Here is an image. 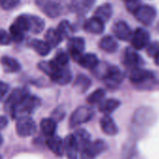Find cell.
Instances as JSON below:
<instances>
[{
  "instance_id": "18",
  "label": "cell",
  "mask_w": 159,
  "mask_h": 159,
  "mask_svg": "<svg viewBox=\"0 0 159 159\" xmlns=\"http://www.w3.org/2000/svg\"><path fill=\"white\" fill-rule=\"evenodd\" d=\"M100 126L102 131L109 136H114L118 133V127L113 119L106 114L100 119Z\"/></svg>"
},
{
  "instance_id": "10",
  "label": "cell",
  "mask_w": 159,
  "mask_h": 159,
  "mask_svg": "<svg viewBox=\"0 0 159 159\" xmlns=\"http://www.w3.org/2000/svg\"><path fill=\"white\" fill-rule=\"evenodd\" d=\"M73 137H74L75 142L77 144L79 152H81V153L85 152L91 144L90 134L85 129L81 128V129H78L75 131V133L73 134Z\"/></svg>"
},
{
  "instance_id": "24",
  "label": "cell",
  "mask_w": 159,
  "mask_h": 159,
  "mask_svg": "<svg viewBox=\"0 0 159 159\" xmlns=\"http://www.w3.org/2000/svg\"><path fill=\"white\" fill-rule=\"evenodd\" d=\"M64 143H65V152L66 153L67 157L69 159H77V154L79 151H78V147L75 142L73 134L68 135L65 139Z\"/></svg>"
},
{
  "instance_id": "8",
  "label": "cell",
  "mask_w": 159,
  "mask_h": 159,
  "mask_svg": "<svg viewBox=\"0 0 159 159\" xmlns=\"http://www.w3.org/2000/svg\"><path fill=\"white\" fill-rule=\"evenodd\" d=\"M132 46L135 50H142L147 48L150 43V34L143 28H137L132 35Z\"/></svg>"
},
{
  "instance_id": "22",
  "label": "cell",
  "mask_w": 159,
  "mask_h": 159,
  "mask_svg": "<svg viewBox=\"0 0 159 159\" xmlns=\"http://www.w3.org/2000/svg\"><path fill=\"white\" fill-rule=\"evenodd\" d=\"M112 15V7L109 3H105L97 8L94 11V17L101 20L102 22H107L111 19Z\"/></svg>"
},
{
  "instance_id": "11",
  "label": "cell",
  "mask_w": 159,
  "mask_h": 159,
  "mask_svg": "<svg viewBox=\"0 0 159 159\" xmlns=\"http://www.w3.org/2000/svg\"><path fill=\"white\" fill-rule=\"evenodd\" d=\"M112 32L115 38H117L120 40L123 41H128L131 40L133 32L130 28V26L124 21H118L116 22L112 26Z\"/></svg>"
},
{
  "instance_id": "46",
  "label": "cell",
  "mask_w": 159,
  "mask_h": 159,
  "mask_svg": "<svg viewBox=\"0 0 159 159\" xmlns=\"http://www.w3.org/2000/svg\"><path fill=\"white\" fill-rule=\"evenodd\" d=\"M2 143H3V138H2L1 134H0V146L2 145Z\"/></svg>"
},
{
  "instance_id": "4",
  "label": "cell",
  "mask_w": 159,
  "mask_h": 159,
  "mask_svg": "<svg viewBox=\"0 0 159 159\" xmlns=\"http://www.w3.org/2000/svg\"><path fill=\"white\" fill-rule=\"evenodd\" d=\"M10 33L11 35L12 40L14 41H21L24 39V34L25 31H29L28 25V18L27 15H20L18 16L13 24L10 27Z\"/></svg>"
},
{
  "instance_id": "13",
  "label": "cell",
  "mask_w": 159,
  "mask_h": 159,
  "mask_svg": "<svg viewBox=\"0 0 159 159\" xmlns=\"http://www.w3.org/2000/svg\"><path fill=\"white\" fill-rule=\"evenodd\" d=\"M52 81L60 85H66L69 84L72 80V73L71 71L65 67H58L50 77Z\"/></svg>"
},
{
  "instance_id": "36",
  "label": "cell",
  "mask_w": 159,
  "mask_h": 159,
  "mask_svg": "<svg viewBox=\"0 0 159 159\" xmlns=\"http://www.w3.org/2000/svg\"><path fill=\"white\" fill-rule=\"evenodd\" d=\"M59 32V34L61 35V37L64 39L66 38H68L69 35L72 33V27H71V25L68 21L66 20H64L62 22H60V24L58 25L57 28H56Z\"/></svg>"
},
{
  "instance_id": "35",
  "label": "cell",
  "mask_w": 159,
  "mask_h": 159,
  "mask_svg": "<svg viewBox=\"0 0 159 159\" xmlns=\"http://www.w3.org/2000/svg\"><path fill=\"white\" fill-rule=\"evenodd\" d=\"M38 66H39V68L42 72H44L45 74H47L49 77H51L52 74L59 67V66H57L52 60H51V61H48V62L42 61V62H40V63L38 65Z\"/></svg>"
},
{
  "instance_id": "47",
  "label": "cell",
  "mask_w": 159,
  "mask_h": 159,
  "mask_svg": "<svg viewBox=\"0 0 159 159\" xmlns=\"http://www.w3.org/2000/svg\"><path fill=\"white\" fill-rule=\"evenodd\" d=\"M157 29H158V31H159V23H158V25H157Z\"/></svg>"
},
{
  "instance_id": "41",
  "label": "cell",
  "mask_w": 159,
  "mask_h": 159,
  "mask_svg": "<svg viewBox=\"0 0 159 159\" xmlns=\"http://www.w3.org/2000/svg\"><path fill=\"white\" fill-rule=\"evenodd\" d=\"M147 53L149 56L155 58L156 55L159 53V42H153L149 44L147 46Z\"/></svg>"
},
{
  "instance_id": "3",
  "label": "cell",
  "mask_w": 159,
  "mask_h": 159,
  "mask_svg": "<svg viewBox=\"0 0 159 159\" xmlns=\"http://www.w3.org/2000/svg\"><path fill=\"white\" fill-rule=\"evenodd\" d=\"M36 4L50 18H57L63 12V6L57 0H36Z\"/></svg>"
},
{
  "instance_id": "7",
  "label": "cell",
  "mask_w": 159,
  "mask_h": 159,
  "mask_svg": "<svg viewBox=\"0 0 159 159\" xmlns=\"http://www.w3.org/2000/svg\"><path fill=\"white\" fill-rule=\"evenodd\" d=\"M156 14L155 9L149 5H141L134 13L135 18L146 26H149L153 23L156 18Z\"/></svg>"
},
{
  "instance_id": "38",
  "label": "cell",
  "mask_w": 159,
  "mask_h": 159,
  "mask_svg": "<svg viewBox=\"0 0 159 159\" xmlns=\"http://www.w3.org/2000/svg\"><path fill=\"white\" fill-rule=\"evenodd\" d=\"M20 4V0H0V7L5 11H11Z\"/></svg>"
},
{
  "instance_id": "12",
  "label": "cell",
  "mask_w": 159,
  "mask_h": 159,
  "mask_svg": "<svg viewBox=\"0 0 159 159\" xmlns=\"http://www.w3.org/2000/svg\"><path fill=\"white\" fill-rule=\"evenodd\" d=\"M153 78H154L153 72L144 69V68H140L139 66L132 68V70L129 73V80L133 84L144 83V82L150 81V80Z\"/></svg>"
},
{
  "instance_id": "5",
  "label": "cell",
  "mask_w": 159,
  "mask_h": 159,
  "mask_svg": "<svg viewBox=\"0 0 159 159\" xmlns=\"http://www.w3.org/2000/svg\"><path fill=\"white\" fill-rule=\"evenodd\" d=\"M15 128L18 136L25 138V137H30L36 133L37 125L31 117L24 116L17 119Z\"/></svg>"
},
{
  "instance_id": "15",
  "label": "cell",
  "mask_w": 159,
  "mask_h": 159,
  "mask_svg": "<svg viewBox=\"0 0 159 159\" xmlns=\"http://www.w3.org/2000/svg\"><path fill=\"white\" fill-rule=\"evenodd\" d=\"M124 63L125 66H130L132 68L140 66L143 63L141 56L133 49H126L124 57Z\"/></svg>"
},
{
  "instance_id": "27",
  "label": "cell",
  "mask_w": 159,
  "mask_h": 159,
  "mask_svg": "<svg viewBox=\"0 0 159 159\" xmlns=\"http://www.w3.org/2000/svg\"><path fill=\"white\" fill-rule=\"evenodd\" d=\"M29 31L34 34H39L43 31L45 27V22L39 16L36 15H27Z\"/></svg>"
},
{
  "instance_id": "29",
  "label": "cell",
  "mask_w": 159,
  "mask_h": 159,
  "mask_svg": "<svg viewBox=\"0 0 159 159\" xmlns=\"http://www.w3.org/2000/svg\"><path fill=\"white\" fill-rule=\"evenodd\" d=\"M45 40L52 48V47L58 46L61 43V41L63 40V38L61 37V35L59 34L57 29L49 28L45 33Z\"/></svg>"
},
{
  "instance_id": "21",
  "label": "cell",
  "mask_w": 159,
  "mask_h": 159,
  "mask_svg": "<svg viewBox=\"0 0 159 159\" xmlns=\"http://www.w3.org/2000/svg\"><path fill=\"white\" fill-rule=\"evenodd\" d=\"M91 84L92 81L88 76L84 74H79L74 82L73 87L76 88V90L80 93H84L90 88Z\"/></svg>"
},
{
  "instance_id": "45",
  "label": "cell",
  "mask_w": 159,
  "mask_h": 159,
  "mask_svg": "<svg viewBox=\"0 0 159 159\" xmlns=\"http://www.w3.org/2000/svg\"><path fill=\"white\" fill-rule=\"evenodd\" d=\"M155 61H156V64H157V65H159V53L156 55V57H155Z\"/></svg>"
},
{
  "instance_id": "32",
  "label": "cell",
  "mask_w": 159,
  "mask_h": 159,
  "mask_svg": "<svg viewBox=\"0 0 159 159\" xmlns=\"http://www.w3.org/2000/svg\"><path fill=\"white\" fill-rule=\"evenodd\" d=\"M111 68V66L107 63H98V65L93 70H94L96 77L105 80L106 77L108 76Z\"/></svg>"
},
{
  "instance_id": "33",
  "label": "cell",
  "mask_w": 159,
  "mask_h": 159,
  "mask_svg": "<svg viewBox=\"0 0 159 159\" xmlns=\"http://www.w3.org/2000/svg\"><path fill=\"white\" fill-rule=\"evenodd\" d=\"M105 96H106V91L102 88H98L95 90L91 95H89V97L87 98V102L92 105L100 103L103 101Z\"/></svg>"
},
{
  "instance_id": "31",
  "label": "cell",
  "mask_w": 159,
  "mask_h": 159,
  "mask_svg": "<svg viewBox=\"0 0 159 159\" xmlns=\"http://www.w3.org/2000/svg\"><path fill=\"white\" fill-rule=\"evenodd\" d=\"M40 129L44 135L51 137L53 136L56 130V122L52 118H46L40 122Z\"/></svg>"
},
{
  "instance_id": "9",
  "label": "cell",
  "mask_w": 159,
  "mask_h": 159,
  "mask_svg": "<svg viewBox=\"0 0 159 159\" xmlns=\"http://www.w3.org/2000/svg\"><path fill=\"white\" fill-rule=\"evenodd\" d=\"M67 49L70 56L77 61L78 58L81 56L85 49V41L83 38L76 37L70 38L67 42Z\"/></svg>"
},
{
  "instance_id": "17",
  "label": "cell",
  "mask_w": 159,
  "mask_h": 159,
  "mask_svg": "<svg viewBox=\"0 0 159 159\" xmlns=\"http://www.w3.org/2000/svg\"><path fill=\"white\" fill-rule=\"evenodd\" d=\"M124 78H125L124 72L122 70H120V68H118L117 66H111V68L104 81L107 83L108 85L115 86L123 82Z\"/></svg>"
},
{
  "instance_id": "44",
  "label": "cell",
  "mask_w": 159,
  "mask_h": 159,
  "mask_svg": "<svg viewBox=\"0 0 159 159\" xmlns=\"http://www.w3.org/2000/svg\"><path fill=\"white\" fill-rule=\"evenodd\" d=\"M82 159H93V157H91L87 153L84 152V153H82Z\"/></svg>"
},
{
  "instance_id": "23",
  "label": "cell",
  "mask_w": 159,
  "mask_h": 159,
  "mask_svg": "<svg viewBox=\"0 0 159 159\" xmlns=\"http://www.w3.org/2000/svg\"><path fill=\"white\" fill-rule=\"evenodd\" d=\"M99 48L106 52H115L118 50V43L116 41V39L111 37V36H105L103 37L98 44Z\"/></svg>"
},
{
  "instance_id": "20",
  "label": "cell",
  "mask_w": 159,
  "mask_h": 159,
  "mask_svg": "<svg viewBox=\"0 0 159 159\" xmlns=\"http://www.w3.org/2000/svg\"><path fill=\"white\" fill-rule=\"evenodd\" d=\"M0 63H1L4 71L7 73H15L18 72L21 69L20 63L11 56H2L0 59Z\"/></svg>"
},
{
  "instance_id": "2",
  "label": "cell",
  "mask_w": 159,
  "mask_h": 159,
  "mask_svg": "<svg viewBox=\"0 0 159 159\" xmlns=\"http://www.w3.org/2000/svg\"><path fill=\"white\" fill-rule=\"evenodd\" d=\"M95 114L94 110L89 106H81L77 108L70 116L69 125L71 127L89 122Z\"/></svg>"
},
{
  "instance_id": "1",
  "label": "cell",
  "mask_w": 159,
  "mask_h": 159,
  "mask_svg": "<svg viewBox=\"0 0 159 159\" xmlns=\"http://www.w3.org/2000/svg\"><path fill=\"white\" fill-rule=\"evenodd\" d=\"M41 104L40 99L35 96H27L11 113L12 118L19 119L24 116H28L33 113Z\"/></svg>"
},
{
  "instance_id": "14",
  "label": "cell",
  "mask_w": 159,
  "mask_h": 159,
  "mask_svg": "<svg viewBox=\"0 0 159 159\" xmlns=\"http://www.w3.org/2000/svg\"><path fill=\"white\" fill-rule=\"evenodd\" d=\"M48 148L57 156H62L65 153V143L64 140L58 136H51L48 138L47 141Z\"/></svg>"
},
{
  "instance_id": "37",
  "label": "cell",
  "mask_w": 159,
  "mask_h": 159,
  "mask_svg": "<svg viewBox=\"0 0 159 159\" xmlns=\"http://www.w3.org/2000/svg\"><path fill=\"white\" fill-rule=\"evenodd\" d=\"M125 5L130 13H135L141 6V0H125Z\"/></svg>"
},
{
  "instance_id": "39",
  "label": "cell",
  "mask_w": 159,
  "mask_h": 159,
  "mask_svg": "<svg viewBox=\"0 0 159 159\" xmlns=\"http://www.w3.org/2000/svg\"><path fill=\"white\" fill-rule=\"evenodd\" d=\"M66 116V110L63 106H59L57 107L52 113V117L56 123L57 122H60L61 120L64 119V117Z\"/></svg>"
},
{
  "instance_id": "28",
  "label": "cell",
  "mask_w": 159,
  "mask_h": 159,
  "mask_svg": "<svg viewBox=\"0 0 159 159\" xmlns=\"http://www.w3.org/2000/svg\"><path fill=\"white\" fill-rule=\"evenodd\" d=\"M106 150H107V143L102 139H97L94 142H91V144H90L89 148L87 149V151L85 152V153H87L89 156L94 158L95 156L102 153Z\"/></svg>"
},
{
  "instance_id": "19",
  "label": "cell",
  "mask_w": 159,
  "mask_h": 159,
  "mask_svg": "<svg viewBox=\"0 0 159 159\" xmlns=\"http://www.w3.org/2000/svg\"><path fill=\"white\" fill-rule=\"evenodd\" d=\"M78 64L87 69H94L99 63L98 56L94 53H85L82 54L77 60Z\"/></svg>"
},
{
  "instance_id": "42",
  "label": "cell",
  "mask_w": 159,
  "mask_h": 159,
  "mask_svg": "<svg viewBox=\"0 0 159 159\" xmlns=\"http://www.w3.org/2000/svg\"><path fill=\"white\" fill-rule=\"evenodd\" d=\"M9 84L4 83V82H0V100H2L4 98V97L7 95L8 91H9Z\"/></svg>"
},
{
  "instance_id": "25",
  "label": "cell",
  "mask_w": 159,
  "mask_h": 159,
  "mask_svg": "<svg viewBox=\"0 0 159 159\" xmlns=\"http://www.w3.org/2000/svg\"><path fill=\"white\" fill-rule=\"evenodd\" d=\"M30 47L40 56H46L50 53L52 47L50 44L45 40H39V39H33L30 42Z\"/></svg>"
},
{
  "instance_id": "26",
  "label": "cell",
  "mask_w": 159,
  "mask_h": 159,
  "mask_svg": "<svg viewBox=\"0 0 159 159\" xmlns=\"http://www.w3.org/2000/svg\"><path fill=\"white\" fill-rule=\"evenodd\" d=\"M96 0H71L72 9L79 13H86L93 7Z\"/></svg>"
},
{
  "instance_id": "16",
  "label": "cell",
  "mask_w": 159,
  "mask_h": 159,
  "mask_svg": "<svg viewBox=\"0 0 159 159\" xmlns=\"http://www.w3.org/2000/svg\"><path fill=\"white\" fill-rule=\"evenodd\" d=\"M104 28H105L104 22H102L101 20H99L96 17H92L84 23V30L87 33H91L94 35H99V34L103 33Z\"/></svg>"
},
{
  "instance_id": "40",
  "label": "cell",
  "mask_w": 159,
  "mask_h": 159,
  "mask_svg": "<svg viewBox=\"0 0 159 159\" xmlns=\"http://www.w3.org/2000/svg\"><path fill=\"white\" fill-rule=\"evenodd\" d=\"M12 40L11 33H8L6 30L0 29V45H9Z\"/></svg>"
},
{
  "instance_id": "34",
  "label": "cell",
  "mask_w": 159,
  "mask_h": 159,
  "mask_svg": "<svg viewBox=\"0 0 159 159\" xmlns=\"http://www.w3.org/2000/svg\"><path fill=\"white\" fill-rule=\"evenodd\" d=\"M68 60H69L68 54H67L66 52L60 50V51H58V52H56L55 56L53 57V59H52V61L57 66H59V67H65V66H66V65L68 64Z\"/></svg>"
},
{
  "instance_id": "43",
  "label": "cell",
  "mask_w": 159,
  "mask_h": 159,
  "mask_svg": "<svg viewBox=\"0 0 159 159\" xmlns=\"http://www.w3.org/2000/svg\"><path fill=\"white\" fill-rule=\"evenodd\" d=\"M8 125V119L5 116H0V130L5 128Z\"/></svg>"
},
{
  "instance_id": "30",
  "label": "cell",
  "mask_w": 159,
  "mask_h": 159,
  "mask_svg": "<svg viewBox=\"0 0 159 159\" xmlns=\"http://www.w3.org/2000/svg\"><path fill=\"white\" fill-rule=\"evenodd\" d=\"M120 104H121V102L114 98L103 100L99 104V111H101L105 114H110L112 111H114L117 108H119Z\"/></svg>"
},
{
  "instance_id": "6",
  "label": "cell",
  "mask_w": 159,
  "mask_h": 159,
  "mask_svg": "<svg viewBox=\"0 0 159 159\" xmlns=\"http://www.w3.org/2000/svg\"><path fill=\"white\" fill-rule=\"evenodd\" d=\"M29 96V92L28 89L25 87H19V88H15L11 95L9 96L8 99L5 102V110L11 113L13 111V110L27 97Z\"/></svg>"
}]
</instances>
